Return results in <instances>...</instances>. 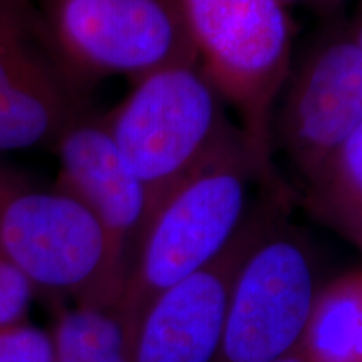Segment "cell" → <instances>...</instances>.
I'll use <instances>...</instances> for the list:
<instances>
[{
	"label": "cell",
	"mask_w": 362,
	"mask_h": 362,
	"mask_svg": "<svg viewBox=\"0 0 362 362\" xmlns=\"http://www.w3.org/2000/svg\"><path fill=\"white\" fill-rule=\"evenodd\" d=\"M262 175L235 128L210 156L160 203L146 223L116 314L131 344L155 298L215 259L250 214V187Z\"/></svg>",
	"instance_id": "cell-1"
},
{
	"label": "cell",
	"mask_w": 362,
	"mask_h": 362,
	"mask_svg": "<svg viewBox=\"0 0 362 362\" xmlns=\"http://www.w3.org/2000/svg\"><path fill=\"white\" fill-rule=\"evenodd\" d=\"M198 64L243 136L272 198L287 189L272 166L275 103L292 67V21L279 0H178Z\"/></svg>",
	"instance_id": "cell-2"
},
{
	"label": "cell",
	"mask_w": 362,
	"mask_h": 362,
	"mask_svg": "<svg viewBox=\"0 0 362 362\" xmlns=\"http://www.w3.org/2000/svg\"><path fill=\"white\" fill-rule=\"evenodd\" d=\"M107 134L143 185L148 220L235 129L200 64L155 71L103 116ZM146 228V226H144Z\"/></svg>",
	"instance_id": "cell-3"
},
{
	"label": "cell",
	"mask_w": 362,
	"mask_h": 362,
	"mask_svg": "<svg viewBox=\"0 0 362 362\" xmlns=\"http://www.w3.org/2000/svg\"><path fill=\"white\" fill-rule=\"evenodd\" d=\"M0 252L35 291L116 310L106 238L78 200L0 160Z\"/></svg>",
	"instance_id": "cell-4"
},
{
	"label": "cell",
	"mask_w": 362,
	"mask_h": 362,
	"mask_svg": "<svg viewBox=\"0 0 362 362\" xmlns=\"http://www.w3.org/2000/svg\"><path fill=\"white\" fill-rule=\"evenodd\" d=\"M39 12L62 62L88 89L110 76L136 83L198 64L178 0H42Z\"/></svg>",
	"instance_id": "cell-5"
},
{
	"label": "cell",
	"mask_w": 362,
	"mask_h": 362,
	"mask_svg": "<svg viewBox=\"0 0 362 362\" xmlns=\"http://www.w3.org/2000/svg\"><path fill=\"white\" fill-rule=\"evenodd\" d=\"M319 288L310 243L279 215L240 267L214 362H270L291 354Z\"/></svg>",
	"instance_id": "cell-6"
},
{
	"label": "cell",
	"mask_w": 362,
	"mask_h": 362,
	"mask_svg": "<svg viewBox=\"0 0 362 362\" xmlns=\"http://www.w3.org/2000/svg\"><path fill=\"white\" fill-rule=\"evenodd\" d=\"M274 136L302 178L362 129L361 16L336 21L317 34L282 89Z\"/></svg>",
	"instance_id": "cell-7"
},
{
	"label": "cell",
	"mask_w": 362,
	"mask_h": 362,
	"mask_svg": "<svg viewBox=\"0 0 362 362\" xmlns=\"http://www.w3.org/2000/svg\"><path fill=\"white\" fill-rule=\"evenodd\" d=\"M88 88L67 69L29 0H0V153L56 139L88 111Z\"/></svg>",
	"instance_id": "cell-8"
},
{
	"label": "cell",
	"mask_w": 362,
	"mask_h": 362,
	"mask_svg": "<svg viewBox=\"0 0 362 362\" xmlns=\"http://www.w3.org/2000/svg\"><path fill=\"white\" fill-rule=\"evenodd\" d=\"M285 203L250 211L214 260L149 304L131 344V362H214L235 279Z\"/></svg>",
	"instance_id": "cell-9"
},
{
	"label": "cell",
	"mask_w": 362,
	"mask_h": 362,
	"mask_svg": "<svg viewBox=\"0 0 362 362\" xmlns=\"http://www.w3.org/2000/svg\"><path fill=\"white\" fill-rule=\"evenodd\" d=\"M52 146L59 160L56 187L78 200L101 226L119 302L148 220L143 185L117 151L103 117L86 112Z\"/></svg>",
	"instance_id": "cell-10"
},
{
	"label": "cell",
	"mask_w": 362,
	"mask_h": 362,
	"mask_svg": "<svg viewBox=\"0 0 362 362\" xmlns=\"http://www.w3.org/2000/svg\"><path fill=\"white\" fill-rule=\"evenodd\" d=\"M297 351L305 362H362L359 265L319 288Z\"/></svg>",
	"instance_id": "cell-11"
},
{
	"label": "cell",
	"mask_w": 362,
	"mask_h": 362,
	"mask_svg": "<svg viewBox=\"0 0 362 362\" xmlns=\"http://www.w3.org/2000/svg\"><path fill=\"white\" fill-rule=\"evenodd\" d=\"M305 210L339 237L362 247V129L334 149L305 180Z\"/></svg>",
	"instance_id": "cell-12"
},
{
	"label": "cell",
	"mask_w": 362,
	"mask_h": 362,
	"mask_svg": "<svg viewBox=\"0 0 362 362\" xmlns=\"http://www.w3.org/2000/svg\"><path fill=\"white\" fill-rule=\"evenodd\" d=\"M51 337L56 362H131L123 324L106 307L57 305Z\"/></svg>",
	"instance_id": "cell-13"
},
{
	"label": "cell",
	"mask_w": 362,
	"mask_h": 362,
	"mask_svg": "<svg viewBox=\"0 0 362 362\" xmlns=\"http://www.w3.org/2000/svg\"><path fill=\"white\" fill-rule=\"evenodd\" d=\"M0 362H56L51 332L25 322L0 327Z\"/></svg>",
	"instance_id": "cell-14"
},
{
	"label": "cell",
	"mask_w": 362,
	"mask_h": 362,
	"mask_svg": "<svg viewBox=\"0 0 362 362\" xmlns=\"http://www.w3.org/2000/svg\"><path fill=\"white\" fill-rule=\"evenodd\" d=\"M34 293L33 282L0 252V327L25 322Z\"/></svg>",
	"instance_id": "cell-15"
},
{
	"label": "cell",
	"mask_w": 362,
	"mask_h": 362,
	"mask_svg": "<svg viewBox=\"0 0 362 362\" xmlns=\"http://www.w3.org/2000/svg\"><path fill=\"white\" fill-rule=\"evenodd\" d=\"M312 4H314L317 11L324 12V13H329L332 11H336V8H339L342 6L346 0H310Z\"/></svg>",
	"instance_id": "cell-16"
},
{
	"label": "cell",
	"mask_w": 362,
	"mask_h": 362,
	"mask_svg": "<svg viewBox=\"0 0 362 362\" xmlns=\"http://www.w3.org/2000/svg\"><path fill=\"white\" fill-rule=\"evenodd\" d=\"M270 362H305V361H304V357L300 356V352L296 349L293 352H291V354H285L282 357H279V359L270 361Z\"/></svg>",
	"instance_id": "cell-17"
},
{
	"label": "cell",
	"mask_w": 362,
	"mask_h": 362,
	"mask_svg": "<svg viewBox=\"0 0 362 362\" xmlns=\"http://www.w3.org/2000/svg\"><path fill=\"white\" fill-rule=\"evenodd\" d=\"M279 2H280V4H282V6H284V4H288V2H293V0H279Z\"/></svg>",
	"instance_id": "cell-18"
}]
</instances>
